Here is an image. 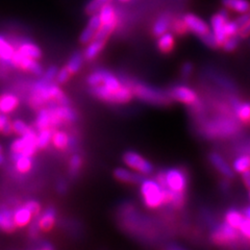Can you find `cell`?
Returning a JSON list of instances; mask_svg holds the SVG:
<instances>
[{
  "instance_id": "obj_1",
  "label": "cell",
  "mask_w": 250,
  "mask_h": 250,
  "mask_svg": "<svg viewBox=\"0 0 250 250\" xmlns=\"http://www.w3.org/2000/svg\"><path fill=\"white\" fill-rule=\"evenodd\" d=\"M241 130V123L233 114L220 112V115L202 123L200 132L208 140H216L234 137Z\"/></svg>"
},
{
  "instance_id": "obj_2",
  "label": "cell",
  "mask_w": 250,
  "mask_h": 250,
  "mask_svg": "<svg viewBox=\"0 0 250 250\" xmlns=\"http://www.w3.org/2000/svg\"><path fill=\"white\" fill-rule=\"evenodd\" d=\"M49 103L65 105L69 104V100L57 84L42 78L34 84L29 96V104L34 108H41L44 104Z\"/></svg>"
},
{
  "instance_id": "obj_3",
  "label": "cell",
  "mask_w": 250,
  "mask_h": 250,
  "mask_svg": "<svg viewBox=\"0 0 250 250\" xmlns=\"http://www.w3.org/2000/svg\"><path fill=\"white\" fill-rule=\"evenodd\" d=\"M140 192L144 205L148 208H159L167 205V189L156 179L143 178V181L140 183Z\"/></svg>"
},
{
  "instance_id": "obj_4",
  "label": "cell",
  "mask_w": 250,
  "mask_h": 250,
  "mask_svg": "<svg viewBox=\"0 0 250 250\" xmlns=\"http://www.w3.org/2000/svg\"><path fill=\"white\" fill-rule=\"evenodd\" d=\"M125 83L131 89L134 95L139 99L146 101L148 104H156V105H167L171 103L172 98L169 93L165 91L156 89L151 85H147L143 83H139L132 80H125Z\"/></svg>"
},
{
  "instance_id": "obj_5",
  "label": "cell",
  "mask_w": 250,
  "mask_h": 250,
  "mask_svg": "<svg viewBox=\"0 0 250 250\" xmlns=\"http://www.w3.org/2000/svg\"><path fill=\"white\" fill-rule=\"evenodd\" d=\"M155 179L165 189L181 193H186L188 183H189V178L185 170L176 167L159 172Z\"/></svg>"
},
{
  "instance_id": "obj_6",
  "label": "cell",
  "mask_w": 250,
  "mask_h": 250,
  "mask_svg": "<svg viewBox=\"0 0 250 250\" xmlns=\"http://www.w3.org/2000/svg\"><path fill=\"white\" fill-rule=\"evenodd\" d=\"M92 93L97 98L111 104H126L134 96V93L127 84H122V87L116 91L107 89L104 84H99L93 87Z\"/></svg>"
},
{
  "instance_id": "obj_7",
  "label": "cell",
  "mask_w": 250,
  "mask_h": 250,
  "mask_svg": "<svg viewBox=\"0 0 250 250\" xmlns=\"http://www.w3.org/2000/svg\"><path fill=\"white\" fill-rule=\"evenodd\" d=\"M242 236L238 229H234L225 221L214 226L210 232V240L217 245H232Z\"/></svg>"
},
{
  "instance_id": "obj_8",
  "label": "cell",
  "mask_w": 250,
  "mask_h": 250,
  "mask_svg": "<svg viewBox=\"0 0 250 250\" xmlns=\"http://www.w3.org/2000/svg\"><path fill=\"white\" fill-rule=\"evenodd\" d=\"M49 109L52 129L62 126L64 123H73L77 118L74 109L68 106V104H51Z\"/></svg>"
},
{
  "instance_id": "obj_9",
  "label": "cell",
  "mask_w": 250,
  "mask_h": 250,
  "mask_svg": "<svg viewBox=\"0 0 250 250\" xmlns=\"http://www.w3.org/2000/svg\"><path fill=\"white\" fill-rule=\"evenodd\" d=\"M123 162L131 170H134L142 175H149L153 172L152 164L136 151L125 152L123 155Z\"/></svg>"
},
{
  "instance_id": "obj_10",
  "label": "cell",
  "mask_w": 250,
  "mask_h": 250,
  "mask_svg": "<svg viewBox=\"0 0 250 250\" xmlns=\"http://www.w3.org/2000/svg\"><path fill=\"white\" fill-rule=\"evenodd\" d=\"M36 136L37 132L35 131V129L27 132L26 135L20 136L12 143L11 151L13 153H24L28 155H34L37 149H39Z\"/></svg>"
},
{
  "instance_id": "obj_11",
  "label": "cell",
  "mask_w": 250,
  "mask_h": 250,
  "mask_svg": "<svg viewBox=\"0 0 250 250\" xmlns=\"http://www.w3.org/2000/svg\"><path fill=\"white\" fill-rule=\"evenodd\" d=\"M169 95L172 98V100H177L179 103L190 106L196 104L199 101V97L196 91L185 84L174 85V87L170 90Z\"/></svg>"
},
{
  "instance_id": "obj_12",
  "label": "cell",
  "mask_w": 250,
  "mask_h": 250,
  "mask_svg": "<svg viewBox=\"0 0 250 250\" xmlns=\"http://www.w3.org/2000/svg\"><path fill=\"white\" fill-rule=\"evenodd\" d=\"M11 65L14 67L20 68L24 71H28L35 75H42L43 74V69L42 66L39 64L37 60L30 59L24 54H22L18 50H16L14 56L11 60Z\"/></svg>"
},
{
  "instance_id": "obj_13",
  "label": "cell",
  "mask_w": 250,
  "mask_h": 250,
  "mask_svg": "<svg viewBox=\"0 0 250 250\" xmlns=\"http://www.w3.org/2000/svg\"><path fill=\"white\" fill-rule=\"evenodd\" d=\"M229 104L239 122L243 125H250V103L241 101L236 96H230Z\"/></svg>"
},
{
  "instance_id": "obj_14",
  "label": "cell",
  "mask_w": 250,
  "mask_h": 250,
  "mask_svg": "<svg viewBox=\"0 0 250 250\" xmlns=\"http://www.w3.org/2000/svg\"><path fill=\"white\" fill-rule=\"evenodd\" d=\"M228 20H229V14L225 10H221L220 12L215 14L212 17V20H210V24H212V29H213L212 33L216 38L219 47H221L226 39H228L224 33V26Z\"/></svg>"
},
{
  "instance_id": "obj_15",
  "label": "cell",
  "mask_w": 250,
  "mask_h": 250,
  "mask_svg": "<svg viewBox=\"0 0 250 250\" xmlns=\"http://www.w3.org/2000/svg\"><path fill=\"white\" fill-rule=\"evenodd\" d=\"M183 20L185 22V24L189 31H192L195 35H197L198 37H203L206 36L207 34H208L210 29L209 26L208 25V23L202 20L201 18H199L198 16L194 15V14H186Z\"/></svg>"
},
{
  "instance_id": "obj_16",
  "label": "cell",
  "mask_w": 250,
  "mask_h": 250,
  "mask_svg": "<svg viewBox=\"0 0 250 250\" xmlns=\"http://www.w3.org/2000/svg\"><path fill=\"white\" fill-rule=\"evenodd\" d=\"M208 161L219 173L224 176V178L232 179L234 177V171L232 167L219 152L210 151L208 153Z\"/></svg>"
},
{
  "instance_id": "obj_17",
  "label": "cell",
  "mask_w": 250,
  "mask_h": 250,
  "mask_svg": "<svg viewBox=\"0 0 250 250\" xmlns=\"http://www.w3.org/2000/svg\"><path fill=\"white\" fill-rule=\"evenodd\" d=\"M51 143L57 149L66 150L75 146L76 140L73 136H69L68 132L64 130H53Z\"/></svg>"
},
{
  "instance_id": "obj_18",
  "label": "cell",
  "mask_w": 250,
  "mask_h": 250,
  "mask_svg": "<svg viewBox=\"0 0 250 250\" xmlns=\"http://www.w3.org/2000/svg\"><path fill=\"white\" fill-rule=\"evenodd\" d=\"M39 229L43 231H49L57 221V212L54 208H47L40 213V215L35 217Z\"/></svg>"
},
{
  "instance_id": "obj_19",
  "label": "cell",
  "mask_w": 250,
  "mask_h": 250,
  "mask_svg": "<svg viewBox=\"0 0 250 250\" xmlns=\"http://www.w3.org/2000/svg\"><path fill=\"white\" fill-rule=\"evenodd\" d=\"M12 161L15 165V169L17 170L20 174L28 173L34 166L33 155L12 152Z\"/></svg>"
},
{
  "instance_id": "obj_20",
  "label": "cell",
  "mask_w": 250,
  "mask_h": 250,
  "mask_svg": "<svg viewBox=\"0 0 250 250\" xmlns=\"http://www.w3.org/2000/svg\"><path fill=\"white\" fill-rule=\"evenodd\" d=\"M101 26V21L98 14H94L92 15V17L89 20V23L87 27L83 29V31L81 35V42L85 44V43H90L94 37H95L96 33L98 31V29Z\"/></svg>"
},
{
  "instance_id": "obj_21",
  "label": "cell",
  "mask_w": 250,
  "mask_h": 250,
  "mask_svg": "<svg viewBox=\"0 0 250 250\" xmlns=\"http://www.w3.org/2000/svg\"><path fill=\"white\" fill-rule=\"evenodd\" d=\"M13 215L15 224L17 228H25L33 220V217L35 218L34 214L30 212L25 205L16 208L13 210Z\"/></svg>"
},
{
  "instance_id": "obj_22",
  "label": "cell",
  "mask_w": 250,
  "mask_h": 250,
  "mask_svg": "<svg viewBox=\"0 0 250 250\" xmlns=\"http://www.w3.org/2000/svg\"><path fill=\"white\" fill-rule=\"evenodd\" d=\"M17 226L14 221L13 210L6 206H0V230L13 232Z\"/></svg>"
},
{
  "instance_id": "obj_23",
  "label": "cell",
  "mask_w": 250,
  "mask_h": 250,
  "mask_svg": "<svg viewBox=\"0 0 250 250\" xmlns=\"http://www.w3.org/2000/svg\"><path fill=\"white\" fill-rule=\"evenodd\" d=\"M114 176L122 183L129 184H140L143 181V175L136 171H131L125 168H117L114 171Z\"/></svg>"
},
{
  "instance_id": "obj_24",
  "label": "cell",
  "mask_w": 250,
  "mask_h": 250,
  "mask_svg": "<svg viewBox=\"0 0 250 250\" xmlns=\"http://www.w3.org/2000/svg\"><path fill=\"white\" fill-rule=\"evenodd\" d=\"M19 105V98L13 93H3L0 95V113L10 114Z\"/></svg>"
},
{
  "instance_id": "obj_25",
  "label": "cell",
  "mask_w": 250,
  "mask_h": 250,
  "mask_svg": "<svg viewBox=\"0 0 250 250\" xmlns=\"http://www.w3.org/2000/svg\"><path fill=\"white\" fill-rule=\"evenodd\" d=\"M17 50L22 54H24V56L34 60H39L42 57L41 49L35 43H31L28 40L20 41L17 44Z\"/></svg>"
},
{
  "instance_id": "obj_26",
  "label": "cell",
  "mask_w": 250,
  "mask_h": 250,
  "mask_svg": "<svg viewBox=\"0 0 250 250\" xmlns=\"http://www.w3.org/2000/svg\"><path fill=\"white\" fill-rule=\"evenodd\" d=\"M97 14L100 18L101 24H112V25L117 26V22H118V19H117V14H116L114 6L111 3L104 5V7H101Z\"/></svg>"
},
{
  "instance_id": "obj_27",
  "label": "cell",
  "mask_w": 250,
  "mask_h": 250,
  "mask_svg": "<svg viewBox=\"0 0 250 250\" xmlns=\"http://www.w3.org/2000/svg\"><path fill=\"white\" fill-rule=\"evenodd\" d=\"M35 126L38 130H41L44 128H52L49 107H41L39 109V113L35 121Z\"/></svg>"
},
{
  "instance_id": "obj_28",
  "label": "cell",
  "mask_w": 250,
  "mask_h": 250,
  "mask_svg": "<svg viewBox=\"0 0 250 250\" xmlns=\"http://www.w3.org/2000/svg\"><path fill=\"white\" fill-rule=\"evenodd\" d=\"M243 220H244L243 213L236 208H229L224 215V221L226 223H229L230 226H232V228L238 229L240 228L241 223L243 222Z\"/></svg>"
},
{
  "instance_id": "obj_29",
  "label": "cell",
  "mask_w": 250,
  "mask_h": 250,
  "mask_svg": "<svg viewBox=\"0 0 250 250\" xmlns=\"http://www.w3.org/2000/svg\"><path fill=\"white\" fill-rule=\"evenodd\" d=\"M15 51V47L10 42H7L2 36H0V61L5 64H11Z\"/></svg>"
},
{
  "instance_id": "obj_30",
  "label": "cell",
  "mask_w": 250,
  "mask_h": 250,
  "mask_svg": "<svg viewBox=\"0 0 250 250\" xmlns=\"http://www.w3.org/2000/svg\"><path fill=\"white\" fill-rule=\"evenodd\" d=\"M170 25H171V18L169 14H163L154 22L153 27H152V33L154 36L159 37L163 34H165L169 29Z\"/></svg>"
},
{
  "instance_id": "obj_31",
  "label": "cell",
  "mask_w": 250,
  "mask_h": 250,
  "mask_svg": "<svg viewBox=\"0 0 250 250\" xmlns=\"http://www.w3.org/2000/svg\"><path fill=\"white\" fill-rule=\"evenodd\" d=\"M100 70H101V77H103L100 84H104V87L113 91L118 90L119 88L122 87L121 82L113 73L108 72L104 69H100Z\"/></svg>"
},
{
  "instance_id": "obj_32",
  "label": "cell",
  "mask_w": 250,
  "mask_h": 250,
  "mask_svg": "<svg viewBox=\"0 0 250 250\" xmlns=\"http://www.w3.org/2000/svg\"><path fill=\"white\" fill-rule=\"evenodd\" d=\"M222 3L228 9L240 14L248 13L250 10V2L248 0H222Z\"/></svg>"
},
{
  "instance_id": "obj_33",
  "label": "cell",
  "mask_w": 250,
  "mask_h": 250,
  "mask_svg": "<svg viewBox=\"0 0 250 250\" xmlns=\"http://www.w3.org/2000/svg\"><path fill=\"white\" fill-rule=\"evenodd\" d=\"M174 36L166 31L165 34L159 36L158 47L163 53H169L174 48Z\"/></svg>"
},
{
  "instance_id": "obj_34",
  "label": "cell",
  "mask_w": 250,
  "mask_h": 250,
  "mask_svg": "<svg viewBox=\"0 0 250 250\" xmlns=\"http://www.w3.org/2000/svg\"><path fill=\"white\" fill-rule=\"evenodd\" d=\"M104 44H105V41H104V40L93 39L92 42H90V44L87 47V49H85V51H84V58L89 61L95 59L100 53V51L103 50Z\"/></svg>"
},
{
  "instance_id": "obj_35",
  "label": "cell",
  "mask_w": 250,
  "mask_h": 250,
  "mask_svg": "<svg viewBox=\"0 0 250 250\" xmlns=\"http://www.w3.org/2000/svg\"><path fill=\"white\" fill-rule=\"evenodd\" d=\"M232 169L237 173H242L246 170L250 169V155L247 153H242L238 155L232 162Z\"/></svg>"
},
{
  "instance_id": "obj_36",
  "label": "cell",
  "mask_w": 250,
  "mask_h": 250,
  "mask_svg": "<svg viewBox=\"0 0 250 250\" xmlns=\"http://www.w3.org/2000/svg\"><path fill=\"white\" fill-rule=\"evenodd\" d=\"M39 132L36 136L37 139V145L38 148H41V149H44L47 146H48L51 143V138H52V128H44L41 130H38Z\"/></svg>"
},
{
  "instance_id": "obj_37",
  "label": "cell",
  "mask_w": 250,
  "mask_h": 250,
  "mask_svg": "<svg viewBox=\"0 0 250 250\" xmlns=\"http://www.w3.org/2000/svg\"><path fill=\"white\" fill-rule=\"evenodd\" d=\"M83 62V56L81 52H75L71 59L69 60L68 64H67V69L69 70V72L71 74L77 73L80 71Z\"/></svg>"
},
{
  "instance_id": "obj_38",
  "label": "cell",
  "mask_w": 250,
  "mask_h": 250,
  "mask_svg": "<svg viewBox=\"0 0 250 250\" xmlns=\"http://www.w3.org/2000/svg\"><path fill=\"white\" fill-rule=\"evenodd\" d=\"M12 129L14 134L18 136H23V135H26L27 132L31 131L34 128L29 127L24 121L15 120L12 122Z\"/></svg>"
},
{
  "instance_id": "obj_39",
  "label": "cell",
  "mask_w": 250,
  "mask_h": 250,
  "mask_svg": "<svg viewBox=\"0 0 250 250\" xmlns=\"http://www.w3.org/2000/svg\"><path fill=\"white\" fill-rule=\"evenodd\" d=\"M112 0H91L89 4L85 7V12L90 15L97 14L101 7H104V5L111 3Z\"/></svg>"
},
{
  "instance_id": "obj_40",
  "label": "cell",
  "mask_w": 250,
  "mask_h": 250,
  "mask_svg": "<svg viewBox=\"0 0 250 250\" xmlns=\"http://www.w3.org/2000/svg\"><path fill=\"white\" fill-rule=\"evenodd\" d=\"M83 166V159L80 154H74L72 155V158L70 159L69 162V172L71 173V175H76L78 173V171L81 170Z\"/></svg>"
},
{
  "instance_id": "obj_41",
  "label": "cell",
  "mask_w": 250,
  "mask_h": 250,
  "mask_svg": "<svg viewBox=\"0 0 250 250\" xmlns=\"http://www.w3.org/2000/svg\"><path fill=\"white\" fill-rule=\"evenodd\" d=\"M240 39L241 38L238 35L229 37L225 40V42L222 44L221 47L224 49V51H228V52H231L233 50H236L240 44Z\"/></svg>"
},
{
  "instance_id": "obj_42",
  "label": "cell",
  "mask_w": 250,
  "mask_h": 250,
  "mask_svg": "<svg viewBox=\"0 0 250 250\" xmlns=\"http://www.w3.org/2000/svg\"><path fill=\"white\" fill-rule=\"evenodd\" d=\"M0 131L4 135H9L13 132L12 129V122L10 121L9 117L5 114L0 113Z\"/></svg>"
},
{
  "instance_id": "obj_43",
  "label": "cell",
  "mask_w": 250,
  "mask_h": 250,
  "mask_svg": "<svg viewBox=\"0 0 250 250\" xmlns=\"http://www.w3.org/2000/svg\"><path fill=\"white\" fill-rule=\"evenodd\" d=\"M224 33L226 38L229 37H232V36H236L239 33V26L237 25L236 21H230L228 20L225 23V26H224Z\"/></svg>"
},
{
  "instance_id": "obj_44",
  "label": "cell",
  "mask_w": 250,
  "mask_h": 250,
  "mask_svg": "<svg viewBox=\"0 0 250 250\" xmlns=\"http://www.w3.org/2000/svg\"><path fill=\"white\" fill-rule=\"evenodd\" d=\"M201 41L205 43L208 47H209V48L215 49V48H218V47H219V44H218L216 38H215V36H214L212 31H209V33L207 34L206 36L201 37Z\"/></svg>"
},
{
  "instance_id": "obj_45",
  "label": "cell",
  "mask_w": 250,
  "mask_h": 250,
  "mask_svg": "<svg viewBox=\"0 0 250 250\" xmlns=\"http://www.w3.org/2000/svg\"><path fill=\"white\" fill-rule=\"evenodd\" d=\"M101 80H103V77H101V70H96V71L92 72L89 76H88V83L93 87H96V85H99L101 83Z\"/></svg>"
},
{
  "instance_id": "obj_46",
  "label": "cell",
  "mask_w": 250,
  "mask_h": 250,
  "mask_svg": "<svg viewBox=\"0 0 250 250\" xmlns=\"http://www.w3.org/2000/svg\"><path fill=\"white\" fill-rule=\"evenodd\" d=\"M172 24H173V26H172V28H173V30L175 31L176 34H178V35H185L186 33H188V31H189V30H188L186 24H185V22H184L183 18H182V19H176V20H174L173 23H172Z\"/></svg>"
},
{
  "instance_id": "obj_47",
  "label": "cell",
  "mask_w": 250,
  "mask_h": 250,
  "mask_svg": "<svg viewBox=\"0 0 250 250\" xmlns=\"http://www.w3.org/2000/svg\"><path fill=\"white\" fill-rule=\"evenodd\" d=\"M25 206L29 208V210L34 214L35 217L40 215V213H41V206H40V203H39L37 200H28L25 203Z\"/></svg>"
},
{
  "instance_id": "obj_48",
  "label": "cell",
  "mask_w": 250,
  "mask_h": 250,
  "mask_svg": "<svg viewBox=\"0 0 250 250\" xmlns=\"http://www.w3.org/2000/svg\"><path fill=\"white\" fill-rule=\"evenodd\" d=\"M239 230H240L242 236L247 238L248 240H250V220L244 218L243 222H242L241 225H240Z\"/></svg>"
},
{
  "instance_id": "obj_49",
  "label": "cell",
  "mask_w": 250,
  "mask_h": 250,
  "mask_svg": "<svg viewBox=\"0 0 250 250\" xmlns=\"http://www.w3.org/2000/svg\"><path fill=\"white\" fill-rule=\"evenodd\" d=\"M70 75H71V73L69 72V70L67 69V67L62 68V69L60 70V71H58V74H57V77H56L57 82L59 83H64L69 80Z\"/></svg>"
},
{
  "instance_id": "obj_50",
  "label": "cell",
  "mask_w": 250,
  "mask_h": 250,
  "mask_svg": "<svg viewBox=\"0 0 250 250\" xmlns=\"http://www.w3.org/2000/svg\"><path fill=\"white\" fill-rule=\"evenodd\" d=\"M58 68L57 67H50L46 70V72L43 74V78L45 81H48V82H52L54 78L57 77V74H58Z\"/></svg>"
},
{
  "instance_id": "obj_51",
  "label": "cell",
  "mask_w": 250,
  "mask_h": 250,
  "mask_svg": "<svg viewBox=\"0 0 250 250\" xmlns=\"http://www.w3.org/2000/svg\"><path fill=\"white\" fill-rule=\"evenodd\" d=\"M192 72H193V65H192V62H185V64H184L183 67H182V70H181L182 76H183L184 78H188V77H189V76L192 74Z\"/></svg>"
},
{
  "instance_id": "obj_52",
  "label": "cell",
  "mask_w": 250,
  "mask_h": 250,
  "mask_svg": "<svg viewBox=\"0 0 250 250\" xmlns=\"http://www.w3.org/2000/svg\"><path fill=\"white\" fill-rule=\"evenodd\" d=\"M238 36L242 39H245V38H248L250 36V19L245 23V24L242 26L240 29H239V33H238Z\"/></svg>"
},
{
  "instance_id": "obj_53",
  "label": "cell",
  "mask_w": 250,
  "mask_h": 250,
  "mask_svg": "<svg viewBox=\"0 0 250 250\" xmlns=\"http://www.w3.org/2000/svg\"><path fill=\"white\" fill-rule=\"evenodd\" d=\"M250 19V14H247V13H245V14H242L240 17H238L236 20V23H237V25L239 26V29L243 26L245 23L248 21Z\"/></svg>"
},
{
  "instance_id": "obj_54",
  "label": "cell",
  "mask_w": 250,
  "mask_h": 250,
  "mask_svg": "<svg viewBox=\"0 0 250 250\" xmlns=\"http://www.w3.org/2000/svg\"><path fill=\"white\" fill-rule=\"evenodd\" d=\"M241 176H242V181H243L245 187L247 188V189H250V169L242 172Z\"/></svg>"
},
{
  "instance_id": "obj_55",
  "label": "cell",
  "mask_w": 250,
  "mask_h": 250,
  "mask_svg": "<svg viewBox=\"0 0 250 250\" xmlns=\"http://www.w3.org/2000/svg\"><path fill=\"white\" fill-rule=\"evenodd\" d=\"M220 188H221V190L224 192H229V190H230V188H231V185H230V183H229V178H224L223 181L220 183Z\"/></svg>"
},
{
  "instance_id": "obj_56",
  "label": "cell",
  "mask_w": 250,
  "mask_h": 250,
  "mask_svg": "<svg viewBox=\"0 0 250 250\" xmlns=\"http://www.w3.org/2000/svg\"><path fill=\"white\" fill-rule=\"evenodd\" d=\"M58 190H59V192H61V193L66 192V190H67V185L65 184V182L61 181V182L59 183V185H58Z\"/></svg>"
},
{
  "instance_id": "obj_57",
  "label": "cell",
  "mask_w": 250,
  "mask_h": 250,
  "mask_svg": "<svg viewBox=\"0 0 250 250\" xmlns=\"http://www.w3.org/2000/svg\"><path fill=\"white\" fill-rule=\"evenodd\" d=\"M243 216H244V218H246V219H248V220H250V206H247V207H245L244 208H243Z\"/></svg>"
},
{
  "instance_id": "obj_58",
  "label": "cell",
  "mask_w": 250,
  "mask_h": 250,
  "mask_svg": "<svg viewBox=\"0 0 250 250\" xmlns=\"http://www.w3.org/2000/svg\"><path fill=\"white\" fill-rule=\"evenodd\" d=\"M39 250H54V249H53V247H52L51 244H49V243H47V242H45V243L40 247V249H39Z\"/></svg>"
},
{
  "instance_id": "obj_59",
  "label": "cell",
  "mask_w": 250,
  "mask_h": 250,
  "mask_svg": "<svg viewBox=\"0 0 250 250\" xmlns=\"http://www.w3.org/2000/svg\"><path fill=\"white\" fill-rule=\"evenodd\" d=\"M4 155H3V153H2V147L0 146V166L2 165V164L4 163Z\"/></svg>"
},
{
  "instance_id": "obj_60",
  "label": "cell",
  "mask_w": 250,
  "mask_h": 250,
  "mask_svg": "<svg viewBox=\"0 0 250 250\" xmlns=\"http://www.w3.org/2000/svg\"><path fill=\"white\" fill-rule=\"evenodd\" d=\"M168 250H183L181 247H178V246H176V245H171L169 248H168Z\"/></svg>"
},
{
  "instance_id": "obj_61",
  "label": "cell",
  "mask_w": 250,
  "mask_h": 250,
  "mask_svg": "<svg viewBox=\"0 0 250 250\" xmlns=\"http://www.w3.org/2000/svg\"><path fill=\"white\" fill-rule=\"evenodd\" d=\"M248 197H249V199H250V189H248Z\"/></svg>"
},
{
  "instance_id": "obj_62",
  "label": "cell",
  "mask_w": 250,
  "mask_h": 250,
  "mask_svg": "<svg viewBox=\"0 0 250 250\" xmlns=\"http://www.w3.org/2000/svg\"><path fill=\"white\" fill-rule=\"evenodd\" d=\"M120 1H128V0H120Z\"/></svg>"
},
{
  "instance_id": "obj_63",
  "label": "cell",
  "mask_w": 250,
  "mask_h": 250,
  "mask_svg": "<svg viewBox=\"0 0 250 250\" xmlns=\"http://www.w3.org/2000/svg\"><path fill=\"white\" fill-rule=\"evenodd\" d=\"M249 12H250V10H249Z\"/></svg>"
}]
</instances>
